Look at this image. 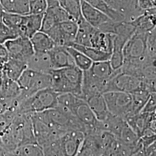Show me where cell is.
Returning a JSON list of instances; mask_svg holds the SVG:
<instances>
[{
    "instance_id": "obj_1",
    "label": "cell",
    "mask_w": 156,
    "mask_h": 156,
    "mask_svg": "<svg viewBox=\"0 0 156 156\" xmlns=\"http://www.w3.org/2000/svg\"><path fill=\"white\" fill-rule=\"evenodd\" d=\"M49 73L51 78V89L59 94L70 93L81 98L83 71L76 66H73L52 69Z\"/></svg>"
},
{
    "instance_id": "obj_2",
    "label": "cell",
    "mask_w": 156,
    "mask_h": 156,
    "mask_svg": "<svg viewBox=\"0 0 156 156\" xmlns=\"http://www.w3.org/2000/svg\"><path fill=\"white\" fill-rule=\"evenodd\" d=\"M58 94L51 88L40 90L21 101L16 112L22 114H33L55 108L57 105Z\"/></svg>"
},
{
    "instance_id": "obj_3",
    "label": "cell",
    "mask_w": 156,
    "mask_h": 156,
    "mask_svg": "<svg viewBox=\"0 0 156 156\" xmlns=\"http://www.w3.org/2000/svg\"><path fill=\"white\" fill-rule=\"evenodd\" d=\"M148 34L135 32L128 39L123 48L124 63L144 65L156 61L155 58H151L147 54Z\"/></svg>"
},
{
    "instance_id": "obj_4",
    "label": "cell",
    "mask_w": 156,
    "mask_h": 156,
    "mask_svg": "<svg viewBox=\"0 0 156 156\" xmlns=\"http://www.w3.org/2000/svg\"><path fill=\"white\" fill-rule=\"evenodd\" d=\"M17 82L22 91L21 94L17 98L19 102L37 91L51 88V78L49 73L29 68L24 71Z\"/></svg>"
},
{
    "instance_id": "obj_5",
    "label": "cell",
    "mask_w": 156,
    "mask_h": 156,
    "mask_svg": "<svg viewBox=\"0 0 156 156\" xmlns=\"http://www.w3.org/2000/svg\"><path fill=\"white\" fill-rule=\"evenodd\" d=\"M109 112L126 119L132 114V97L127 93L111 91L103 94Z\"/></svg>"
},
{
    "instance_id": "obj_6",
    "label": "cell",
    "mask_w": 156,
    "mask_h": 156,
    "mask_svg": "<svg viewBox=\"0 0 156 156\" xmlns=\"http://www.w3.org/2000/svg\"><path fill=\"white\" fill-rule=\"evenodd\" d=\"M140 89H144L141 78L120 69L107 84L105 93L116 91L131 94Z\"/></svg>"
},
{
    "instance_id": "obj_7",
    "label": "cell",
    "mask_w": 156,
    "mask_h": 156,
    "mask_svg": "<svg viewBox=\"0 0 156 156\" xmlns=\"http://www.w3.org/2000/svg\"><path fill=\"white\" fill-rule=\"evenodd\" d=\"M36 142L42 148L59 140L62 134L51 128L37 113L30 114Z\"/></svg>"
},
{
    "instance_id": "obj_8",
    "label": "cell",
    "mask_w": 156,
    "mask_h": 156,
    "mask_svg": "<svg viewBox=\"0 0 156 156\" xmlns=\"http://www.w3.org/2000/svg\"><path fill=\"white\" fill-rule=\"evenodd\" d=\"M8 51L9 58L26 62L34 55L33 47L30 38L17 37L4 44Z\"/></svg>"
},
{
    "instance_id": "obj_9",
    "label": "cell",
    "mask_w": 156,
    "mask_h": 156,
    "mask_svg": "<svg viewBox=\"0 0 156 156\" xmlns=\"http://www.w3.org/2000/svg\"><path fill=\"white\" fill-rule=\"evenodd\" d=\"M85 135L79 130L71 129L63 133L59 144L64 156H76L83 142Z\"/></svg>"
},
{
    "instance_id": "obj_10",
    "label": "cell",
    "mask_w": 156,
    "mask_h": 156,
    "mask_svg": "<svg viewBox=\"0 0 156 156\" xmlns=\"http://www.w3.org/2000/svg\"><path fill=\"white\" fill-rule=\"evenodd\" d=\"M78 29V23L73 20L60 23L55 30L53 39L57 45L68 46L74 42Z\"/></svg>"
},
{
    "instance_id": "obj_11",
    "label": "cell",
    "mask_w": 156,
    "mask_h": 156,
    "mask_svg": "<svg viewBox=\"0 0 156 156\" xmlns=\"http://www.w3.org/2000/svg\"><path fill=\"white\" fill-rule=\"evenodd\" d=\"M126 120L140 138L147 129L156 131V113L140 112L136 115L127 117Z\"/></svg>"
},
{
    "instance_id": "obj_12",
    "label": "cell",
    "mask_w": 156,
    "mask_h": 156,
    "mask_svg": "<svg viewBox=\"0 0 156 156\" xmlns=\"http://www.w3.org/2000/svg\"><path fill=\"white\" fill-rule=\"evenodd\" d=\"M52 69H61L75 66L72 56L67 51L66 46L56 45L48 52Z\"/></svg>"
},
{
    "instance_id": "obj_13",
    "label": "cell",
    "mask_w": 156,
    "mask_h": 156,
    "mask_svg": "<svg viewBox=\"0 0 156 156\" xmlns=\"http://www.w3.org/2000/svg\"><path fill=\"white\" fill-rule=\"evenodd\" d=\"M81 12L84 19L96 29L112 20L104 13L84 0H81Z\"/></svg>"
},
{
    "instance_id": "obj_14",
    "label": "cell",
    "mask_w": 156,
    "mask_h": 156,
    "mask_svg": "<svg viewBox=\"0 0 156 156\" xmlns=\"http://www.w3.org/2000/svg\"><path fill=\"white\" fill-rule=\"evenodd\" d=\"M43 16L44 15H24L17 31L18 37L30 38L34 34L40 31Z\"/></svg>"
},
{
    "instance_id": "obj_15",
    "label": "cell",
    "mask_w": 156,
    "mask_h": 156,
    "mask_svg": "<svg viewBox=\"0 0 156 156\" xmlns=\"http://www.w3.org/2000/svg\"><path fill=\"white\" fill-rule=\"evenodd\" d=\"M84 101L99 122L101 123L104 122L109 116L110 113L108 111L103 94L97 93L91 95Z\"/></svg>"
},
{
    "instance_id": "obj_16",
    "label": "cell",
    "mask_w": 156,
    "mask_h": 156,
    "mask_svg": "<svg viewBox=\"0 0 156 156\" xmlns=\"http://www.w3.org/2000/svg\"><path fill=\"white\" fill-rule=\"evenodd\" d=\"M156 8L145 11L131 21L136 28L135 32L147 33L156 28Z\"/></svg>"
},
{
    "instance_id": "obj_17",
    "label": "cell",
    "mask_w": 156,
    "mask_h": 156,
    "mask_svg": "<svg viewBox=\"0 0 156 156\" xmlns=\"http://www.w3.org/2000/svg\"><path fill=\"white\" fill-rule=\"evenodd\" d=\"M115 36L114 34L106 33L95 29L90 39V47L112 53Z\"/></svg>"
},
{
    "instance_id": "obj_18",
    "label": "cell",
    "mask_w": 156,
    "mask_h": 156,
    "mask_svg": "<svg viewBox=\"0 0 156 156\" xmlns=\"http://www.w3.org/2000/svg\"><path fill=\"white\" fill-rule=\"evenodd\" d=\"M30 39L33 47L34 53H48L57 45L47 34L41 31L34 34Z\"/></svg>"
},
{
    "instance_id": "obj_19",
    "label": "cell",
    "mask_w": 156,
    "mask_h": 156,
    "mask_svg": "<svg viewBox=\"0 0 156 156\" xmlns=\"http://www.w3.org/2000/svg\"><path fill=\"white\" fill-rule=\"evenodd\" d=\"M128 39L116 35L113 39V46L109 60L112 67L114 70L120 69L124 64L123 48Z\"/></svg>"
},
{
    "instance_id": "obj_20",
    "label": "cell",
    "mask_w": 156,
    "mask_h": 156,
    "mask_svg": "<svg viewBox=\"0 0 156 156\" xmlns=\"http://www.w3.org/2000/svg\"><path fill=\"white\" fill-rule=\"evenodd\" d=\"M78 32L76 34L75 44L90 47V39L96 28L91 26L87 22L83 16L82 17L78 22Z\"/></svg>"
},
{
    "instance_id": "obj_21",
    "label": "cell",
    "mask_w": 156,
    "mask_h": 156,
    "mask_svg": "<svg viewBox=\"0 0 156 156\" xmlns=\"http://www.w3.org/2000/svg\"><path fill=\"white\" fill-rule=\"evenodd\" d=\"M31 0H0L4 12L21 15H29Z\"/></svg>"
},
{
    "instance_id": "obj_22",
    "label": "cell",
    "mask_w": 156,
    "mask_h": 156,
    "mask_svg": "<svg viewBox=\"0 0 156 156\" xmlns=\"http://www.w3.org/2000/svg\"><path fill=\"white\" fill-rule=\"evenodd\" d=\"M90 5L93 6L102 12L108 17L111 20L114 22H122L126 20V17L117 11L111 6L109 5L105 0H84Z\"/></svg>"
},
{
    "instance_id": "obj_23",
    "label": "cell",
    "mask_w": 156,
    "mask_h": 156,
    "mask_svg": "<svg viewBox=\"0 0 156 156\" xmlns=\"http://www.w3.org/2000/svg\"><path fill=\"white\" fill-rule=\"evenodd\" d=\"M27 68L26 62L9 58L3 68V74L7 78L17 81L24 71Z\"/></svg>"
},
{
    "instance_id": "obj_24",
    "label": "cell",
    "mask_w": 156,
    "mask_h": 156,
    "mask_svg": "<svg viewBox=\"0 0 156 156\" xmlns=\"http://www.w3.org/2000/svg\"><path fill=\"white\" fill-rule=\"evenodd\" d=\"M27 68L41 73H49L52 68L48 53H34L27 62Z\"/></svg>"
},
{
    "instance_id": "obj_25",
    "label": "cell",
    "mask_w": 156,
    "mask_h": 156,
    "mask_svg": "<svg viewBox=\"0 0 156 156\" xmlns=\"http://www.w3.org/2000/svg\"><path fill=\"white\" fill-rule=\"evenodd\" d=\"M136 149L129 147L115 138L106 147L104 156H131Z\"/></svg>"
},
{
    "instance_id": "obj_26",
    "label": "cell",
    "mask_w": 156,
    "mask_h": 156,
    "mask_svg": "<svg viewBox=\"0 0 156 156\" xmlns=\"http://www.w3.org/2000/svg\"><path fill=\"white\" fill-rule=\"evenodd\" d=\"M69 46L83 53L93 62L109 61L111 58L112 53L102 51L92 47L78 45L75 43H73Z\"/></svg>"
},
{
    "instance_id": "obj_27",
    "label": "cell",
    "mask_w": 156,
    "mask_h": 156,
    "mask_svg": "<svg viewBox=\"0 0 156 156\" xmlns=\"http://www.w3.org/2000/svg\"><path fill=\"white\" fill-rule=\"evenodd\" d=\"M151 93L145 89L138 90L131 93L132 97L131 116L140 113L149 100Z\"/></svg>"
},
{
    "instance_id": "obj_28",
    "label": "cell",
    "mask_w": 156,
    "mask_h": 156,
    "mask_svg": "<svg viewBox=\"0 0 156 156\" xmlns=\"http://www.w3.org/2000/svg\"><path fill=\"white\" fill-rule=\"evenodd\" d=\"M57 1L73 20L78 22L82 17L81 0H57Z\"/></svg>"
},
{
    "instance_id": "obj_29",
    "label": "cell",
    "mask_w": 156,
    "mask_h": 156,
    "mask_svg": "<svg viewBox=\"0 0 156 156\" xmlns=\"http://www.w3.org/2000/svg\"><path fill=\"white\" fill-rule=\"evenodd\" d=\"M66 48L71 56H72L75 66L83 71H86L89 69L93 62L88 57L71 46H66Z\"/></svg>"
},
{
    "instance_id": "obj_30",
    "label": "cell",
    "mask_w": 156,
    "mask_h": 156,
    "mask_svg": "<svg viewBox=\"0 0 156 156\" xmlns=\"http://www.w3.org/2000/svg\"><path fill=\"white\" fill-rule=\"evenodd\" d=\"M46 11L49 12L55 17L57 23L68 20H73L66 11L59 4L57 0H47Z\"/></svg>"
},
{
    "instance_id": "obj_31",
    "label": "cell",
    "mask_w": 156,
    "mask_h": 156,
    "mask_svg": "<svg viewBox=\"0 0 156 156\" xmlns=\"http://www.w3.org/2000/svg\"><path fill=\"white\" fill-rule=\"evenodd\" d=\"M13 156H45L42 147L37 143L23 145L13 152Z\"/></svg>"
},
{
    "instance_id": "obj_32",
    "label": "cell",
    "mask_w": 156,
    "mask_h": 156,
    "mask_svg": "<svg viewBox=\"0 0 156 156\" xmlns=\"http://www.w3.org/2000/svg\"><path fill=\"white\" fill-rule=\"evenodd\" d=\"M23 16L4 12L1 18V22L17 35V31L22 22Z\"/></svg>"
},
{
    "instance_id": "obj_33",
    "label": "cell",
    "mask_w": 156,
    "mask_h": 156,
    "mask_svg": "<svg viewBox=\"0 0 156 156\" xmlns=\"http://www.w3.org/2000/svg\"><path fill=\"white\" fill-rule=\"evenodd\" d=\"M47 6V0H31L29 15H44Z\"/></svg>"
},
{
    "instance_id": "obj_34",
    "label": "cell",
    "mask_w": 156,
    "mask_h": 156,
    "mask_svg": "<svg viewBox=\"0 0 156 156\" xmlns=\"http://www.w3.org/2000/svg\"><path fill=\"white\" fill-rule=\"evenodd\" d=\"M17 37L15 32L8 27L1 20L0 21V45L4 44L8 41Z\"/></svg>"
},
{
    "instance_id": "obj_35",
    "label": "cell",
    "mask_w": 156,
    "mask_h": 156,
    "mask_svg": "<svg viewBox=\"0 0 156 156\" xmlns=\"http://www.w3.org/2000/svg\"><path fill=\"white\" fill-rule=\"evenodd\" d=\"M156 93H153L141 112L149 113H156Z\"/></svg>"
},
{
    "instance_id": "obj_36",
    "label": "cell",
    "mask_w": 156,
    "mask_h": 156,
    "mask_svg": "<svg viewBox=\"0 0 156 156\" xmlns=\"http://www.w3.org/2000/svg\"><path fill=\"white\" fill-rule=\"evenodd\" d=\"M137 3L139 8L143 12L156 8L152 5L150 0H137Z\"/></svg>"
},
{
    "instance_id": "obj_37",
    "label": "cell",
    "mask_w": 156,
    "mask_h": 156,
    "mask_svg": "<svg viewBox=\"0 0 156 156\" xmlns=\"http://www.w3.org/2000/svg\"><path fill=\"white\" fill-rule=\"evenodd\" d=\"M131 156H146L144 146L142 144L141 142L139 147L134 151Z\"/></svg>"
},
{
    "instance_id": "obj_38",
    "label": "cell",
    "mask_w": 156,
    "mask_h": 156,
    "mask_svg": "<svg viewBox=\"0 0 156 156\" xmlns=\"http://www.w3.org/2000/svg\"><path fill=\"white\" fill-rule=\"evenodd\" d=\"M7 111V108L4 104L0 101V114L4 113Z\"/></svg>"
},
{
    "instance_id": "obj_39",
    "label": "cell",
    "mask_w": 156,
    "mask_h": 156,
    "mask_svg": "<svg viewBox=\"0 0 156 156\" xmlns=\"http://www.w3.org/2000/svg\"><path fill=\"white\" fill-rule=\"evenodd\" d=\"M4 12V11L2 6H1V4H0V21L1 20V18H2V15H3Z\"/></svg>"
},
{
    "instance_id": "obj_40",
    "label": "cell",
    "mask_w": 156,
    "mask_h": 156,
    "mask_svg": "<svg viewBox=\"0 0 156 156\" xmlns=\"http://www.w3.org/2000/svg\"><path fill=\"white\" fill-rule=\"evenodd\" d=\"M151 4L154 7H156V0H150Z\"/></svg>"
},
{
    "instance_id": "obj_41",
    "label": "cell",
    "mask_w": 156,
    "mask_h": 156,
    "mask_svg": "<svg viewBox=\"0 0 156 156\" xmlns=\"http://www.w3.org/2000/svg\"><path fill=\"white\" fill-rule=\"evenodd\" d=\"M2 148L1 147V145H0V150H2ZM3 150V149H2Z\"/></svg>"
},
{
    "instance_id": "obj_42",
    "label": "cell",
    "mask_w": 156,
    "mask_h": 156,
    "mask_svg": "<svg viewBox=\"0 0 156 156\" xmlns=\"http://www.w3.org/2000/svg\"><path fill=\"white\" fill-rule=\"evenodd\" d=\"M105 1H106V2H107V1H108V0H105Z\"/></svg>"
}]
</instances>
